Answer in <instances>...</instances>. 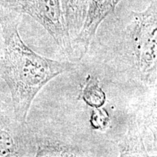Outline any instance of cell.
Segmentation results:
<instances>
[{"mask_svg":"<svg viewBox=\"0 0 157 157\" xmlns=\"http://www.w3.org/2000/svg\"><path fill=\"white\" fill-rule=\"evenodd\" d=\"M121 55L131 78L145 87H156L157 0L145 10L130 11L121 29Z\"/></svg>","mask_w":157,"mask_h":157,"instance_id":"obj_2","label":"cell"},{"mask_svg":"<svg viewBox=\"0 0 157 157\" xmlns=\"http://www.w3.org/2000/svg\"><path fill=\"white\" fill-rule=\"evenodd\" d=\"M110 116L108 111L103 108H95L90 114V123L95 130L103 131L108 129L110 124Z\"/></svg>","mask_w":157,"mask_h":157,"instance_id":"obj_10","label":"cell"},{"mask_svg":"<svg viewBox=\"0 0 157 157\" xmlns=\"http://www.w3.org/2000/svg\"><path fill=\"white\" fill-rule=\"evenodd\" d=\"M0 6L29 15L48 31L64 54L74 58L60 0H0Z\"/></svg>","mask_w":157,"mask_h":157,"instance_id":"obj_3","label":"cell"},{"mask_svg":"<svg viewBox=\"0 0 157 157\" xmlns=\"http://www.w3.org/2000/svg\"><path fill=\"white\" fill-rule=\"evenodd\" d=\"M66 24L71 39L81 30L87 13L88 0H60Z\"/></svg>","mask_w":157,"mask_h":157,"instance_id":"obj_8","label":"cell"},{"mask_svg":"<svg viewBox=\"0 0 157 157\" xmlns=\"http://www.w3.org/2000/svg\"><path fill=\"white\" fill-rule=\"evenodd\" d=\"M78 99L82 100L90 107H103L106 101V95L100 85V82L96 76L88 74L82 86Z\"/></svg>","mask_w":157,"mask_h":157,"instance_id":"obj_9","label":"cell"},{"mask_svg":"<svg viewBox=\"0 0 157 157\" xmlns=\"http://www.w3.org/2000/svg\"><path fill=\"white\" fill-rule=\"evenodd\" d=\"M2 45H3V38H2V30L1 27H0V56L2 54ZM4 102L0 99V105L2 104H3Z\"/></svg>","mask_w":157,"mask_h":157,"instance_id":"obj_11","label":"cell"},{"mask_svg":"<svg viewBox=\"0 0 157 157\" xmlns=\"http://www.w3.org/2000/svg\"><path fill=\"white\" fill-rule=\"evenodd\" d=\"M35 156H88L90 153L82 146L57 134L35 133Z\"/></svg>","mask_w":157,"mask_h":157,"instance_id":"obj_7","label":"cell"},{"mask_svg":"<svg viewBox=\"0 0 157 157\" xmlns=\"http://www.w3.org/2000/svg\"><path fill=\"white\" fill-rule=\"evenodd\" d=\"M121 0H88L84 24L78 34L72 39L74 58L78 60L87 52L98 28L109 15L114 13Z\"/></svg>","mask_w":157,"mask_h":157,"instance_id":"obj_6","label":"cell"},{"mask_svg":"<svg viewBox=\"0 0 157 157\" xmlns=\"http://www.w3.org/2000/svg\"><path fill=\"white\" fill-rule=\"evenodd\" d=\"M36 135L27 121H19L13 107L0 105V157L35 156Z\"/></svg>","mask_w":157,"mask_h":157,"instance_id":"obj_5","label":"cell"},{"mask_svg":"<svg viewBox=\"0 0 157 157\" xmlns=\"http://www.w3.org/2000/svg\"><path fill=\"white\" fill-rule=\"evenodd\" d=\"M22 17L21 13L0 6L3 38L0 78L8 86L15 117L25 122L31 104L40 90L58 76L76 70L78 65L46 58L29 48L19 33Z\"/></svg>","mask_w":157,"mask_h":157,"instance_id":"obj_1","label":"cell"},{"mask_svg":"<svg viewBox=\"0 0 157 157\" xmlns=\"http://www.w3.org/2000/svg\"><path fill=\"white\" fill-rule=\"evenodd\" d=\"M129 119L124 137L118 143L120 156H149L148 148L156 154V95Z\"/></svg>","mask_w":157,"mask_h":157,"instance_id":"obj_4","label":"cell"}]
</instances>
